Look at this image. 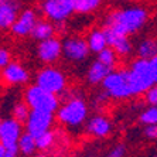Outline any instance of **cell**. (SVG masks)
Wrapping results in <instances>:
<instances>
[{
  "instance_id": "6da1fadb",
  "label": "cell",
  "mask_w": 157,
  "mask_h": 157,
  "mask_svg": "<svg viewBox=\"0 0 157 157\" xmlns=\"http://www.w3.org/2000/svg\"><path fill=\"white\" fill-rule=\"evenodd\" d=\"M149 21V10L139 4L126 6L110 11L103 18L105 29L115 30L121 34L132 36L139 33Z\"/></svg>"
},
{
  "instance_id": "7a4b0ae2",
  "label": "cell",
  "mask_w": 157,
  "mask_h": 157,
  "mask_svg": "<svg viewBox=\"0 0 157 157\" xmlns=\"http://www.w3.org/2000/svg\"><path fill=\"white\" fill-rule=\"evenodd\" d=\"M88 113L89 106L84 98L78 95L68 96L59 105V109L57 110V119L62 126L71 130H78L88 122Z\"/></svg>"
},
{
  "instance_id": "3957f363",
  "label": "cell",
  "mask_w": 157,
  "mask_h": 157,
  "mask_svg": "<svg viewBox=\"0 0 157 157\" xmlns=\"http://www.w3.org/2000/svg\"><path fill=\"white\" fill-rule=\"evenodd\" d=\"M102 88L109 98L116 101H124L137 96L129 70H113L102 82Z\"/></svg>"
},
{
  "instance_id": "277c9868",
  "label": "cell",
  "mask_w": 157,
  "mask_h": 157,
  "mask_svg": "<svg viewBox=\"0 0 157 157\" xmlns=\"http://www.w3.org/2000/svg\"><path fill=\"white\" fill-rule=\"evenodd\" d=\"M24 101L29 103L31 110H41L57 113L59 109V98L58 95L45 91L37 84L29 85L24 91Z\"/></svg>"
},
{
  "instance_id": "5b68a950",
  "label": "cell",
  "mask_w": 157,
  "mask_h": 157,
  "mask_svg": "<svg viewBox=\"0 0 157 157\" xmlns=\"http://www.w3.org/2000/svg\"><path fill=\"white\" fill-rule=\"evenodd\" d=\"M129 72H130V78L132 82H133V86H135L136 95L146 94L150 88L156 84L149 59H133L129 65Z\"/></svg>"
},
{
  "instance_id": "8992f818",
  "label": "cell",
  "mask_w": 157,
  "mask_h": 157,
  "mask_svg": "<svg viewBox=\"0 0 157 157\" xmlns=\"http://www.w3.org/2000/svg\"><path fill=\"white\" fill-rule=\"evenodd\" d=\"M36 84L41 86L45 91L55 94V95H61L67 91L68 86V81H67L65 74L61 70L55 68L52 65H47L41 68L36 75Z\"/></svg>"
},
{
  "instance_id": "52a82bcc",
  "label": "cell",
  "mask_w": 157,
  "mask_h": 157,
  "mask_svg": "<svg viewBox=\"0 0 157 157\" xmlns=\"http://www.w3.org/2000/svg\"><path fill=\"white\" fill-rule=\"evenodd\" d=\"M43 14L48 21L62 26L75 13L74 0H48L43 3Z\"/></svg>"
},
{
  "instance_id": "ba28073f",
  "label": "cell",
  "mask_w": 157,
  "mask_h": 157,
  "mask_svg": "<svg viewBox=\"0 0 157 157\" xmlns=\"http://www.w3.org/2000/svg\"><path fill=\"white\" fill-rule=\"evenodd\" d=\"M91 50L86 38L79 36H68L62 40V57L71 64H81L88 58Z\"/></svg>"
},
{
  "instance_id": "9c48e42d",
  "label": "cell",
  "mask_w": 157,
  "mask_h": 157,
  "mask_svg": "<svg viewBox=\"0 0 157 157\" xmlns=\"http://www.w3.org/2000/svg\"><path fill=\"white\" fill-rule=\"evenodd\" d=\"M52 123H54V113L41 112V110H31L24 126H26L27 133H30L34 137H38L45 132L51 130Z\"/></svg>"
},
{
  "instance_id": "30bf717a",
  "label": "cell",
  "mask_w": 157,
  "mask_h": 157,
  "mask_svg": "<svg viewBox=\"0 0 157 157\" xmlns=\"http://www.w3.org/2000/svg\"><path fill=\"white\" fill-rule=\"evenodd\" d=\"M62 57V41L57 37L41 41L37 45V58L45 65H54Z\"/></svg>"
},
{
  "instance_id": "8fae6325",
  "label": "cell",
  "mask_w": 157,
  "mask_h": 157,
  "mask_svg": "<svg viewBox=\"0 0 157 157\" xmlns=\"http://www.w3.org/2000/svg\"><path fill=\"white\" fill-rule=\"evenodd\" d=\"M23 136V123L14 117H4L0 122V144L18 146V140Z\"/></svg>"
},
{
  "instance_id": "7c38bea8",
  "label": "cell",
  "mask_w": 157,
  "mask_h": 157,
  "mask_svg": "<svg viewBox=\"0 0 157 157\" xmlns=\"http://www.w3.org/2000/svg\"><path fill=\"white\" fill-rule=\"evenodd\" d=\"M38 16H37V11L33 9H24V10L20 13L18 18L16 20V23L13 24V27L10 29L11 34L16 37H29L33 34L34 27L37 26L38 23Z\"/></svg>"
},
{
  "instance_id": "4fadbf2b",
  "label": "cell",
  "mask_w": 157,
  "mask_h": 157,
  "mask_svg": "<svg viewBox=\"0 0 157 157\" xmlns=\"http://www.w3.org/2000/svg\"><path fill=\"white\" fill-rule=\"evenodd\" d=\"M2 78L4 84L9 86H20L29 82L30 74L23 64L11 61L7 67L2 70Z\"/></svg>"
},
{
  "instance_id": "5bb4252c",
  "label": "cell",
  "mask_w": 157,
  "mask_h": 157,
  "mask_svg": "<svg viewBox=\"0 0 157 157\" xmlns=\"http://www.w3.org/2000/svg\"><path fill=\"white\" fill-rule=\"evenodd\" d=\"M18 0H0V29L10 30L20 16Z\"/></svg>"
},
{
  "instance_id": "9a60e30c",
  "label": "cell",
  "mask_w": 157,
  "mask_h": 157,
  "mask_svg": "<svg viewBox=\"0 0 157 157\" xmlns=\"http://www.w3.org/2000/svg\"><path fill=\"white\" fill-rule=\"evenodd\" d=\"M106 36H108V43L112 50H115L119 57H129L133 52V43L130 41L129 36L126 34H121L110 29H105Z\"/></svg>"
},
{
  "instance_id": "2e32d148",
  "label": "cell",
  "mask_w": 157,
  "mask_h": 157,
  "mask_svg": "<svg viewBox=\"0 0 157 157\" xmlns=\"http://www.w3.org/2000/svg\"><path fill=\"white\" fill-rule=\"evenodd\" d=\"M112 130H113V124L103 115H95V116L89 117L85 123V132L98 139L108 137L112 133Z\"/></svg>"
},
{
  "instance_id": "e0dca14e",
  "label": "cell",
  "mask_w": 157,
  "mask_h": 157,
  "mask_svg": "<svg viewBox=\"0 0 157 157\" xmlns=\"http://www.w3.org/2000/svg\"><path fill=\"white\" fill-rule=\"evenodd\" d=\"M112 71H113L112 68L95 59L86 70V82L89 85H102V82Z\"/></svg>"
},
{
  "instance_id": "ac0fdd59",
  "label": "cell",
  "mask_w": 157,
  "mask_h": 157,
  "mask_svg": "<svg viewBox=\"0 0 157 157\" xmlns=\"http://www.w3.org/2000/svg\"><path fill=\"white\" fill-rule=\"evenodd\" d=\"M86 41H88V45H89L91 52H95V54H99V52L103 51L106 47H109L108 36H106L105 29H99V27L92 29L91 31L88 33Z\"/></svg>"
},
{
  "instance_id": "d6986e66",
  "label": "cell",
  "mask_w": 157,
  "mask_h": 157,
  "mask_svg": "<svg viewBox=\"0 0 157 157\" xmlns=\"http://www.w3.org/2000/svg\"><path fill=\"white\" fill-rule=\"evenodd\" d=\"M136 54L139 58L151 59L157 55V40L151 37H143L136 44Z\"/></svg>"
},
{
  "instance_id": "ffe728a7",
  "label": "cell",
  "mask_w": 157,
  "mask_h": 157,
  "mask_svg": "<svg viewBox=\"0 0 157 157\" xmlns=\"http://www.w3.org/2000/svg\"><path fill=\"white\" fill-rule=\"evenodd\" d=\"M36 41L41 43V41H45L48 38H52L55 37V27L54 23L48 21V20H38L37 26L34 27L33 34H31Z\"/></svg>"
},
{
  "instance_id": "44dd1931",
  "label": "cell",
  "mask_w": 157,
  "mask_h": 157,
  "mask_svg": "<svg viewBox=\"0 0 157 157\" xmlns=\"http://www.w3.org/2000/svg\"><path fill=\"white\" fill-rule=\"evenodd\" d=\"M102 3L103 0H74L75 13L81 16L92 14L102 6Z\"/></svg>"
},
{
  "instance_id": "7402d4cb",
  "label": "cell",
  "mask_w": 157,
  "mask_h": 157,
  "mask_svg": "<svg viewBox=\"0 0 157 157\" xmlns=\"http://www.w3.org/2000/svg\"><path fill=\"white\" fill-rule=\"evenodd\" d=\"M18 150H20V153L23 154V156H34V153H36L37 150V140L34 136H31L30 133H23V136L20 137V140H18Z\"/></svg>"
},
{
  "instance_id": "603a6c76",
  "label": "cell",
  "mask_w": 157,
  "mask_h": 157,
  "mask_svg": "<svg viewBox=\"0 0 157 157\" xmlns=\"http://www.w3.org/2000/svg\"><path fill=\"white\" fill-rule=\"evenodd\" d=\"M30 112H31V108L29 106V103L26 101H20V102H16L13 109H11V117H14L16 121H18L20 123H26L27 119L30 116Z\"/></svg>"
},
{
  "instance_id": "cb8c5ba5",
  "label": "cell",
  "mask_w": 157,
  "mask_h": 157,
  "mask_svg": "<svg viewBox=\"0 0 157 157\" xmlns=\"http://www.w3.org/2000/svg\"><path fill=\"white\" fill-rule=\"evenodd\" d=\"M98 57H96V59L98 61H101L102 64H105V65H108L109 68H112L113 70L115 67H116L117 64V58H119V55L115 52V50H112L110 47H106L103 51H101L99 54H96Z\"/></svg>"
},
{
  "instance_id": "d4e9b609",
  "label": "cell",
  "mask_w": 157,
  "mask_h": 157,
  "mask_svg": "<svg viewBox=\"0 0 157 157\" xmlns=\"http://www.w3.org/2000/svg\"><path fill=\"white\" fill-rule=\"evenodd\" d=\"M37 140V149L40 151H47L50 150L55 143V133L52 130H48L45 133H43L41 136L36 137Z\"/></svg>"
},
{
  "instance_id": "484cf974",
  "label": "cell",
  "mask_w": 157,
  "mask_h": 157,
  "mask_svg": "<svg viewBox=\"0 0 157 157\" xmlns=\"http://www.w3.org/2000/svg\"><path fill=\"white\" fill-rule=\"evenodd\" d=\"M139 122L144 126L147 124H157V106L149 105L146 109H143L139 115Z\"/></svg>"
},
{
  "instance_id": "4316f807",
  "label": "cell",
  "mask_w": 157,
  "mask_h": 157,
  "mask_svg": "<svg viewBox=\"0 0 157 157\" xmlns=\"http://www.w3.org/2000/svg\"><path fill=\"white\" fill-rule=\"evenodd\" d=\"M143 136L144 139L150 142H157V124H147L143 128Z\"/></svg>"
},
{
  "instance_id": "83f0119b",
  "label": "cell",
  "mask_w": 157,
  "mask_h": 157,
  "mask_svg": "<svg viewBox=\"0 0 157 157\" xmlns=\"http://www.w3.org/2000/svg\"><path fill=\"white\" fill-rule=\"evenodd\" d=\"M124 156H126V146L122 144V143L115 144V146L108 151V154H106V157H124Z\"/></svg>"
},
{
  "instance_id": "f1b7e54d",
  "label": "cell",
  "mask_w": 157,
  "mask_h": 157,
  "mask_svg": "<svg viewBox=\"0 0 157 157\" xmlns=\"http://www.w3.org/2000/svg\"><path fill=\"white\" fill-rule=\"evenodd\" d=\"M20 153L18 146H3L0 144V157H17Z\"/></svg>"
},
{
  "instance_id": "f546056e",
  "label": "cell",
  "mask_w": 157,
  "mask_h": 157,
  "mask_svg": "<svg viewBox=\"0 0 157 157\" xmlns=\"http://www.w3.org/2000/svg\"><path fill=\"white\" fill-rule=\"evenodd\" d=\"M144 99H146V102L149 103V105L157 106V84H154L153 86L144 94Z\"/></svg>"
},
{
  "instance_id": "4dcf8cb0",
  "label": "cell",
  "mask_w": 157,
  "mask_h": 157,
  "mask_svg": "<svg viewBox=\"0 0 157 157\" xmlns=\"http://www.w3.org/2000/svg\"><path fill=\"white\" fill-rule=\"evenodd\" d=\"M10 62H11L10 51H9L7 48L3 47L2 50H0V67H2V68H4V67H7Z\"/></svg>"
},
{
  "instance_id": "1f68e13d",
  "label": "cell",
  "mask_w": 157,
  "mask_h": 157,
  "mask_svg": "<svg viewBox=\"0 0 157 157\" xmlns=\"http://www.w3.org/2000/svg\"><path fill=\"white\" fill-rule=\"evenodd\" d=\"M150 67H151V71H153V77H154V81L157 84V55L154 58L150 59Z\"/></svg>"
},
{
  "instance_id": "d6a6232c",
  "label": "cell",
  "mask_w": 157,
  "mask_h": 157,
  "mask_svg": "<svg viewBox=\"0 0 157 157\" xmlns=\"http://www.w3.org/2000/svg\"><path fill=\"white\" fill-rule=\"evenodd\" d=\"M115 2H130V0H115Z\"/></svg>"
},
{
  "instance_id": "836d02e7",
  "label": "cell",
  "mask_w": 157,
  "mask_h": 157,
  "mask_svg": "<svg viewBox=\"0 0 157 157\" xmlns=\"http://www.w3.org/2000/svg\"><path fill=\"white\" fill-rule=\"evenodd\" d=\"M41 3H45V2H48V0H40Z\"/></svg>"
},
{
  "instance_id": "e575fe53",
  "label": "cell",
  "mask_w": 157,
  "mask_h": 157,
  "mask_svg": "<svg viewBox=\"0 0 157 157\" xmlns=\"http://www.w3.org/2000/svg\"><path fill=\"white\" fill-rule=\"evenodd\" d=\"M86 157H95V156H86Z\"/></svg>"
},
{
  "instance_id": "d590c367",
  "label": "cell",
  "mask_w": 157,
  "mask_h": 157,
  "mask_svg": "<svg viewBox=\"0 0 157 157\" xmlns=\"http://www.w3.org/2000/svg\"><path fill=\"white\" fill-rule=\"evenodd\" d=\"M154 157H157V153H156V154H154Z\"/></svg>"
},
{
  "instance_id": "8d00e7d4",
  "label": "cell",
  "mask_w": 157,
  "mask_h": 157,
  "mask_svg": "<svg viewBox=\"0 0 157 157\" xmlns=\"http://www.w3.org/2000/svg\"><path fill=\"white\" fill-rule=\"evenodd\" d=\"M29 157H36V156H29Z\"/></svg>"
}]
</instances>
